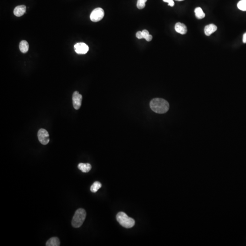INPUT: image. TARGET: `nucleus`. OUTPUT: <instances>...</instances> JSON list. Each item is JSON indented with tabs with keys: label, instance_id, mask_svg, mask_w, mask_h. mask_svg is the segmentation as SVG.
Returning <instances> with one entry per match:
<instances>
[{
	"label": "nucleus",
	"instance_id": "1",
	"mask_svg": "<svg viewBox=\"0 0 246 246\" xmlns=\"http://www.w3.org/2000/svg\"><path fill=\"white\" fill-rule=\"evenodd\" d=\"M150 106L151 109L158 114H165L169 109V103L161 98H155L151 101Z\"/></svg>",
	"mask_w": 246,
	"mask_h": 246
},
{
	"label": "nucleus",
	"instance_id": "2",
	"mask_svg": "<svg viewBox=\"0 0 246 246\" xmlns=\"http://www.w3.org/2000/svg\"><path fill=\"white\" fill-rule=\"evenodd\" d=\"M117 220L119 224L126 228H132L135 224V221L133 219L129 217L123 212H119L116 216Z\"/></svg>",
	"mask_w": 246,
	"mask_h": 246
},
{
	"label": "nucleus",
	"instance_id": "3",
	"mask_svg": "<svg viewBox=\"0 0 246 246\" xmlns=\"http://www.w3.org/2000/svg\"><path fill=\"white\" fill-rule=\"evenodd\" d=\"M86 217V212L82 208L78 209L72 218V224L73 227L79 228L82 226Z\"/></svg>",
	"mask_w": 246,
	"mask_h": 246
},
{
	"label": "nucleus",
	"instance_id": "4",
	"mask_svg": "<svg viewBox=\"0 0 246 246\" xmlns=\"http://www.w3.org/2000/svg\"><path fill=\"white\" fill-rule=\"evenodd\" d=\"M104 16V12L102 8L100 7L96 8L90 14V19L93 22H98L101 20Z\"/></svg>",
	"mask_w": 246,
	"mask_h": 246
},
{
	"label": "nucleus",
	"instance_id": "5",
	"mask_svg": "<svg viewBox=\"0 0 246 246\" xmlns=\"http://www.w3.org/2000/svg\"><path fill=\"white\" fill-rule=\"evenodd\" d=\"M37 136L39 141L42 145H47L49 142V135L48 132L45 129H40L38 131Z\"/></svg>",
	"mask_w": 246,
	"mask_h": 246
},
{
	"label": "nucleus",
	"instance_id": "6",
	"mask_svg": "<svg viewBox=\"0 0 246 246\" xmlns=\"http://www.w3.org/2000/svg\"><path fill=\"white\" fill-rule=\"evenodd\" d=\"M82 96L78 91H75L72 95V103L73 107L76 110L80 109L82 104Z\"/></svg>",
	"mask_w": 246,
	"mask_h": 246
},
{
	"label": "nucleus",
	"instance_id": "7",
	"mask_svg": "<svg viewBox=\"0 0 246 246\" xmlns=\"http://www.w3.org/2000/svg\"><path fill=\"white\" fill-rule=\"evenodd\" d=\"M74 50L76 53L79 54H86L88 52V46L84 42H79L74 45Z\"/></svg>",
	"mask_w": 246,
	"mask_h": 246
},
{
	"label": "nucleus",
	"instance_id": "8",
	"mask_svg": "<svg viewBox=\"0 0 246 246\" xmlns=\"http://www.w3.org/2000/svg\"><path fill=\"white\" fill-rule=\"evenodd\" d=\"M26 6L25 5H20L15 7L14 10V14L17 17H20L23 16L26 12Z\"/></svg>",
	"mask_w": 246,
	"mask_h": 246
},
{
	"label": "nucleus",
	"instance_id": "9",
	"mask_svg": "<svg viewBox=\"0 0 246 246\" xmlns=\"http://www.w3.org/2000/svg\"><path fill=\"white\" fill-rule=\"evenodd\" d=\"M175 29L177 33L181 34H185L187 33V29L186 26L181 22H178L176 23Z\"/></svg>",
	"mask_w": 246,
	"mask_h": 246
},
{
	"label": "nucleus",
	"instance_id": "10",
	"mask_svg": "<svg viewBox=\"0 0 246 246\" xmlns=\"http://www.w3.org/2000/svg\"><path fill=\"white\" fill-rule=\"evenodd\" d=\"M217 27L213 24H210L205 26L204 28V32L205 35L209 36L214 33L217 30Z\"/></svg>",
	"mask_w": 246,
	"mask_h": 246
},
{
	"label": "nucleus",
	"instance_id": "11",
	"mask_svg": "<svg viewBox=\"0 0 246 246\" xmlns=\"http://www.w3.org/2000/svg\"><path fill=\"white\" fill-rule=\"evenodd\" d=\"M78 167L80 170L84 173L89 172L92 168L91 165L88 163H80Z\"/></svg>",
	"mask_w": 246,
	"mask_h": 246
},
{
	"label": "nucleus",
	"instance_id": "12",
	"mask_svg": "<svg viewBox=\"0 0 246 246\" xmlns=\"http://www.w3.org/2000/svg\"><path fill=\"white\" fill-rule=\"evenodd\" d=\"M60 245L59 239L57 237H52L46 243V246H59Z\"/></svg>",
	"mask_w": 246,
	"mask_h": 246
},
{
	"label": "nucleus",
	"instance_id": "13",
	"mask_svg": "<svg viewBox=\"0 0 246 246\" xmlns=\"http://www.w3.org/2000/svg\"><path fill=\"white\" fill-rule=\"evenodd\" d=\"M19 49L21 52L22 53H26L29 49V44L27 41L25 40L21 41L20 42Z\"/></svg>",
	"mask_w": 246,
	"mask_h": 246
},
{
	"label": "nucleus",
	"instance_id": "14",
	"mask_svg": "<svg viewBox=\"0 0 246 246\" xmlns=\"http://www.w3.org/2000/svg\"><path fill=\"white\" fill-rule=\"evenodd\" d=\"M195 14L196 18L198 19H201L205 18V14L201 7H197L195 9Z\"/></svg>",
	"mask_w": 246,
	"mask_h": 246
},
{
	"label": "nucleus",
	"instance_id": "15",
	"mask_svg": "<svg viewBox=\"0 0 246 246\" xmlns=\"http://www.w3.org/2000/svg\"><path fill=\"white\" fill-rule=\"evenodd\" d=\"M101 184L100 182H96L94 183V184L91 186L90 190H91V192H93V193H96L101 187Z\"/></svg>",
	"mask_w": 246,
	"mask_h": 246
},
{
	"label": "nucleus",
	"instance_id": "16",
	"mask_svg": "<svg viewBox=\"0 0 246 246\" xmlns=\"http://www.w3.org/2000/svg\"><path fill=\"white\" fill-rule=\"evenodd\" d=\"M237 7L239 10L246 11V0H241L237 4Z\"/></svg>",
	"mask_w": 246,
	"mask_h": 246
},
{
	"label": "nucleus",
	"instance_id": "17",
	"mask_svg": "<svg viewBox=\"0 0 246 246\" xmlns=\"http://www.w3.org/2000/svg\"><path fill=\"white\" fill-rule=\"evenodd\" d=\"M147 0H138L137 7L138 9H142L146 6V3Z\"/></svg>",
	"mask_w": 246,
	"mask_h": 246
},
{
	"label": "nucleus",
	"instance_id": "18",
	"mask_svg": "<svg viewBox=\"0 0 246 246\" xmlns=\"http://www.w3.org/2000/svg\"><path fill=\"white\" fill-rule=\"evenodd\" d=\"M142 33L143 38H145V39L150 34L149 32L146 30H143V31H142Z\"/></svg>",
	"mask_w": 246,
	"mask_h": 246
},
{
	"label": "nucleus",
	"instance_id": "19",
	"mask_svg": "<svg viewBox=\"0 0 246 246\" xmlns=\"http://www.w3.org/2000/svg\"><path fill=\"white\" fill-rule=\"evenodd\" d=\"M163 1L165 2L168 3V5L170 6H173L175 4L173 0H163Z\"/></svg>",
	"mask_w": 246,
	"mask_h": 246
},
{
	"label": "nucleus",
	"instance_id": "20",
	"mask_svg": "<svg viewBox=\"0 0 246 246\" xmlns=\"http://www.w3.org/2000/svg\"><path fill=\"white\" fill-rule=\"evenodd\" d=\"M136 37L138 39H140L143 38V35H142V32L139 31L136 34Z\"/></svg>",
	"mask_w": 246,
	"mask_h": 246
},
{
	"label": "nucleus",
	"instance_id": "21",
	"mask_svg": "<svg viewBox=\"0 0 246 246\" xmlns=\"http://www.w3.org/2000/svg\"><path fill=\"white\" fill-rule=\"evenodd\" d=\"M146 40L148 41H151L152 39V36L151 35L149 34L146 38H145Z\"/></svg>",
	"mask_w": 246,
	"mask_h": 246
},
{
	"label": "nucleus",
	"instance_id": "22",
	"mask_svg": "<svg viewBox=\"0 0 246 246\" xmlns=\"http://www.w3.org/2000/svg\"><path fill=\"white\" fill-rule=\"evenodd\" d=\"M243 41L244 43H246V33H245L243 36Z\"/></svg>",
	"mask_w": 246,
	"mask_h": 246
},
{
	"label": "nucleus",
	"instance_id": "23",
	"mask_svg": "<svg viewBox=\"0 0 246 246\" xmlns=\"http://www.w3.org/2000/svg\"><path fill=\"white\" fill-rule=\"evenodd\" d=\"M176 1H179V2H181V1H184V0H176Z\"/></svg>",
	"mask_w": 246,
	"mask_h": 246
}]
</instances>
